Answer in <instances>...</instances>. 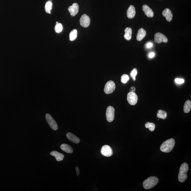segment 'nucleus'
<instances>
[{"instance_id": "nucleus-19", "label": "nucleus", "mask_w": 191, "mask_h": 191, "mask_svg": "<svg viewBox=\"0 0 191 191\" xmlns=\"http://www.w3.org/2000/svg\"><path fill=\"white\" fill-rule=\"evenodd\" d=\"M124 37L126 40H130L132 38V29L131 28L127 27L125 30Z\"/></svg>"}, {"instance_id": "nucleus-1", "label": "nucleus", "mask_w": 191, "mask_h": 191, "mask_svg": "<svg viewBox=\"0 0 191 191\" xmlns=\"http://www.w3.org/2000/svg\"><path fill=\"white\" fill-rule=\"evenodd\" d=\"M175 143V140L174 138H171L165 141L161 145V151L166 153L170 152L173 149Z\"/></svg>"}, {"instance_id": "nucleus-26", "label": "nucleus", "mask_w": 191, "mask_h": 191, "mask_svg": "<svg viewBox=\"0 0 191 191\" xmlns=\"http://www.w3.org/2000/svg\"><path fill=\"white\" fill-rule=\"evenodd\" d=\"M137 70L136 68L133 69L130 73L131 76L132 78L134 81L136 80V76L137 75Z\"/></svg>"}, {"instance_id": "nucleus-7", "label": "nucleus", "mask_w": 191, "mask_h": 191, "mask_svg": "<svg viewBox=\"0 0 191 191\" xmlns=\"http://www.w3.org/2000/svg\"><path fill=\"white\" fill-rule=\"evenodd\" d=\"M115 109L111 106L108 107L107 109L106 117L107 120L109 122H112L113 121L114 118Z\"/></svg>"}, {"instance_id": "nucleus-11", "label": "nucleus", "mask_w": 191, "mask_h": 191, "mask_svg": "<svg viewBox=\"0 0 191 191\" xmlns=\"http://www.w3.org/2000/svg\"><path fill=\"white\" fill-rule=\"evenodd\" d=\"M79 7L77 3H74L71 6L68 7V10L72 16H76L79 11Z\"/></svg>"}, {"instance_id": "nucleus-25", "label": "nucleus", "mask_w": 191, "mask_h": 191, "mask_svg": "<svg viewBox=\"0 0 191 191\" xmlns=\"http://www.w3.org/2000/svg\"><path fill=\"white\" fill-rule=\"evenodd\" d=\"M55 30L56 32L58 34L61 33L63 30L62 25L59 23H57L55 26Z\"/></svg>"}, {"instance_id": "nucleus-24", "label": "nucleus", "mask_w": 191, "mask_h": 191, "mask_svg": "<svg viewBox=\"0 0 191 191\" xmlns=\"http://www.w3.org/2000/svg\"><path fill=\"white\" fill-rule=\"evenodd\" d=\"M145 126L146 128H148L150 131H154L155 128V125L154 123L147 122L145 123Z\"/></svg>"}, {"instance_id": "nucleus-5", "label": "nucleus", "mask_w": 191, "mask_h": 191, "mask_svg": "<svg viewBox=\"0 0 191 191\" xmlns=\"http://www.w3.org/2000/svg\"><path fill=\"white\" fill-rule=\"evenodd\" d=\"M46 118L48 124H49L51 128L54 130H58V124L50 114H46Z\"/></svg>"}, {"instance_id": "nucleus-2", "label": "nucleus", "mask_w": 191, "mask_h": 191, "mask_svg": "<svg viewBox=\"0 0 191 191\" xmlns=\"http://www.w3.org/2000/svg\"><path fill=\"white\" fill-rule=\"evenodd\" d=\"M188 170L189 166L187 163L184 162L182 164L180 168L179 173L178 176V179L180 182H183L187 179V173Z\"/></svg>"}, {"instance_id": "nucleus-23", "label": "nucleus", "mask_w": 191, "mask_h": 191, "mask_svg": "<svg viewBox=\"0 0 191 191\" xmlns=\"http://www.w3.org/2000/svg\"><path fill=\"white\" fill-rule=\"evenodd\" d=\"M78 31L76 29H73L70 32V39L71 41H74L77 37Z\"/></svg>"}, {"instance_id": "nucleus-16", "label": "nucleus", "mask_w": 191, "mask_h": 191, "mask_svg": "<svg viewBox=\"0 0 191 191\" xmlns=\"http://www.w3.org/2000/svg\"><path fill=\"white\" fill-rule=\"evenodd\" d=\"M146 34V31L143 28H140L138 31L136 37L137 40L138 41H141L145 37Z\"/></svg>"}, {"instance_id": "nucleus-28", "label": "nucleus", "mask_w": 191, "mask_h": 191, "mask_svg": "<svg viewBox=\"0 0 191 191\" xmlns=\"http://www.w3.org/2000/svg\"><path fill=\"white\" fill-rule=\"evenodd\" d=\"M175 82L177 84H182L184 83V80L180 78H176L175 80Z\"/></svg>"}, {"instance_id": "nucleus-4", "label": "nucleus", "mask_w": 191, "mask_h": 191, "mask_svg": "<svg viewBox=\"0 0 191 191\" xmlns=\"http://www.w3.org/2000/svg\"><path fill=\"white\" fill-rule=\"evenodd\" d=\"M115 88V84L113 81H109L105 85L104 88L105 92L107 94H111L113 92Z\"/></svg>"}, {"instance_id": "nucleus-20", "label": "nucleus", "mask_w": 191, "mask_h": 191, "mask_svg": "<svg viewBox=\"0 0 191 191\" xmlns=\"http://www.w3.org/2000/svg\"><path fill=\"white\" fill-rule=\"evenodd\" d=\"M191 109V102L190 100H187L184 103L183 111L185 113H188L190 112Z\"/></svg>"}, {"instance_id": "nucleus-12", "label": "nucleus", "mask_w": 191, "mask_h": 191, "mask_svg": "<svg viewBox=\"0 0 191 191\" xmlns=\"http://www.w3.org/2000/svg\"><path fill=\"white\" fill-rule=\"evenodd\" d=\"M142 9L144 14L149 17H152L154 16V12L148 6L144 4L142 6Z\"/></svg>"}, {"instance_id": "nucleus-14", "label": "nucleus", "mask_w": 191, "mask_h": 191, "mask_svg": "<svg viewBox=\"0 0 191 191\" xmlns=\"http://www.w3.org/2000/svg\"><path fill=\"white\" fill-rule=\"evenodd\" d=\"M136 10L133 5H131L128 9L127 11V15L129 19H132L136 15Z\"/></svg>"}, {"instance_id": "nucleus-32", "label": "nucleus", "mask_w": 191, "mask_h": 191, "mask_svg": "<svg viewBox=\"0 0 191 191\" xmlns=\"http://www.w3.org/2000/svg\"><path fill=\"white\" fill-rule=\"evenodd\" d=\"M135 90H136V88L134 87H132L131 88H130V92H135Z\"/></svg>"}, {"instance_id": "nucleus-9", "label": "nucleus", "mask_w": 191, "mask_h": 191, "mask_svg": "<svg viewBox=\"0 0 191 191\" xmlns=\"http://www.w3.org/2000/svg\"><path fill=\"white\" fill-rule=\"evenodd\" d=\"M101 152L102 155L106 157H110L113 154L112 149L109 146L105 145L102 147Z\"/></svg>"}, {"instance_id": "nucleus-21", "label": "nucleus", "mask_w": 191, "mask_h": 191, "mask_svg": "<svg viewBox=\"0 0 191 191\" xmlns=\"http://www.w3.org/2000/svg\"><path fill=\"white\" fill-rule=\"evenodd\" d=\"M157 117L158 118L162 119L163 120L165 119L167 117V113L165 111L159 110L158 111Z\"/></svg>"}, {"instance_id": "nucleus-13", "label": "nucleus", "mask_w": 191, "mask_h": 191, "mask_svg": "<svg viewBox=\"0 0 191 191\" xmlns=\"http://www.w3.org/2000/svg\"><path fill=\"white\" fill-rule=\"evenodd\" d=\"M162 15L166 18V20L170 22L173 19V14L170 10L168 8L165 9L164 10L162 13Z\"/></svg>"}, {"instance_id": "nucleus-22", "label": "nucleus", "mask_w": 191, "mask_h": 191, "mask_svg": "<svg viewBox=\"0 0 191 191\" xmlns=\"http://www.w3.org/2000/svg\"><path fill=\"white\" fill-rule=\"evenodd\" d=\"M45 7L46 13L51 14V10L52 8V1H47L46 3Z\"/></svg>"}, {"instance_id": "nucleus-10", "label": "nucleus", "mask_w": 191, "mask_h": 191, "mask_svg": "<svg viewBox=\"0 0 191 191\" xmlns=\"http://www.w3.org/2000/svg\"><path fill=\"white\" fill-rule=\"evenodd\" d=\"M80 24L82 27L86 28L89 26L90 23V19L86 14H84L81 16L80 19Z\"/></svg>"}, {"instance_id": "nucleus-29", "label": "nucleus", "mask_w": 191, "mask_h": 191, "mask_svg": "<svg viewBox=\"0 0 191 191\" xmlns=\"http://www.w3.org/2000/svg\"><path fill=\"white\" fill-rule=\"evenodd\" d=\"M154 56L155 54L154 53V52H152L149 54V56L150 58H153V57Z\"/></svg>"}, {"instance_id": "nucleus-8", "label": "nucleus", "mask_w": 191, "mask_h": 191, "mask_svg": "<svg viewBox=\"0 0 191 191\" xmlns=\"http://www.w3.org/2000/svg\"><path fill=\"white\" fill-rule=\"evenodd\" d=\"M154 41L156 43L160 44L162 42L167 43L168 40L166 36L160 32H157L155 34Z\"/></svg>"}, {"instance_id": "nucleus-27", "label": "nucleus", "mask_w": 191, "mask_h": 191, "mask_svg": "<svg viewBox=\"0 0 191 191\" xmlns=\"http://www.w3.org/2000/svg\"><path fill=\"white\" fill-rule=\"evenodd\" d=\"M129 77L127 75L124 74L122 75L121 77V81L123 83L125 84L129 80Z\"/></svg>"}, {"instance_id": "nucleus-17", "label": "nucleus", "mask_w": 191, "mask_h": 191, "mask_svg": "<svg viewBox=\"0 0 191 191\" xmlns=\"http://www.w3.org/2000/svg\"><path fill=\"white\" fill-rule=\"evenodd\" d=\"M51 155L55 157L56 160L58 162H60L62 161L64 159V155L62 153L58 152L56 151H54L50 153Z\"/></svg>"}, {"instance_id": "nucleus-15", "label": "nucleus", "mask_w": 191, "mask_h": 191, "mask_svg": "<svg viewBox=\"0 0 191 191\" xmlns=\"http://www.w3.org/2000/svg\"><path fill=\"white\" fill-rule=\"evenodd\" d=\"M66 136L68 138L69 140L71 141L72 142L74 143L78 144L80 142L79 138H78L77 136H75L73 134L70 133V132H68L66 134Z\"/></svg>"}, {"instance_id": "nucleus-31", "label": "nucleus", "mask_w": 191, "mask_h": 191, "mask_svg": "<svg viewBox=\"0 0 191 191\" xmlns=\"http://www.w3.org/2000/svg\"><path fill=\"white\" fill-rule=\"evenodd\" d=\"M76 174H77V176H79L80 173L79 168L78 167H76Z\"/></svg>"}, {"instance_id": "nucleus-30", "label": "nucleus", "mask_w": 191, "mask_h": 191, "mask_svg": "<svg viewBox=\"0 0 191 191\" xmlns=\"http://www.w3.org/2000/svg\"><path fill=\"white\" fill-rule=\"evenodd\" d=\"M147 47L148 48H151L152 46H153L152 43H148L147 44Z\"/></svg>"}, {"instance_id": "nucleus-3", "label": "nucleus", "mask_w": 191, "mask_h": 191, "mask_svg": "<svg viewBox=\"0 0 191 191\" xmlns=\"http://www.w3.org/2000/svg\"><path fill=\"white\" fill-rule=\"evenodd\" d=\"M158 182L159 180L157 177H150L143 182V187L145 189H151L156 185Z\"/></svg>"}, {"instance_id": "nucleus-6", "label": "nucleus", "mask_w": 191, "mask_h": 191, "mask_svg": "<svg viewBox=\"0 0 191 191\" xmlns=\"http://www.w3.org/2000/svg\"><path fill=\"white\" fill-rule=\"evenodd\" d=\"M138 97L134 92H130L127 95V100L130 105H135L137 103Z\"/></svg>"}, {"instance_id": "nucleus-18", "label": "nucleus", "mask_w": 191, "mask_h": 191, "mask_svg": "<svg viewBox=\"0 0 191 191\" xmlns=\"http://www.w3.org/2000/svg\"><path fill=\"white\" fill-rule=\"evenodd\" d=\"M61 149L65 152L67 153L71 154L73 152V150L72 147L68 144H61L60 147Z\"/></svg>"}]
</instances>
